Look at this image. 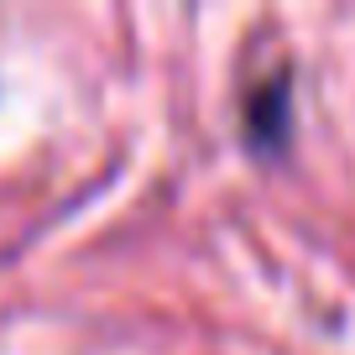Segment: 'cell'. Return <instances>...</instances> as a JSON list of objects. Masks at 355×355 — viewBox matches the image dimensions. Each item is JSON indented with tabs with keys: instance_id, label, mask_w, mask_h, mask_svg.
I'll return each instance as SVG.
<instances>
[{
	"instance_id": "obj_1",
	"label": "cell",
	"mask_w": 355,
	"mask_h": 355,
	"mask_svg": "<svg viewBox=\"0 0 355 355\" xmlns=\"http://www.w3.org/2000/svg\"><path fill=\"white\" fill-rule=\"evenodd\" d=\"M245 125H251L256 141H277V136L288 131V84H282V78L256 89L251 110H245Z\"/></svg>"
}]
</instances>
